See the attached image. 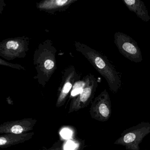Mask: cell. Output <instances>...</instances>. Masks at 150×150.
<instances>
[{
    "instance_id": "obj_6",
    "label": "cell",
    "mask_w": 150,
    "mask_h": 150,
    "mask_svg": "<svg viewBox=\"0 0 150 150\" xmlns=\"http://www.w3.org/2000/svg\"><path fill=\"white\" fill-rule=\"evenodd\" d=\"M78 0H43L36 3V8L39 11L54 15L65 12Z\"/></svg>"
},
{
    "instance_id": "obj_9",
    "label": "cell",
    "mask_w": 150,
    "mask_h": 150,
    "mask_svg": "<svg viewBox=\"0 0 150 150\" xmlns=\"http://www.w3.org/2000/svg\"><path fill=\"white\" fill-rule=\"evenodd\" d=\"M122 1L129 10L135 13L139 18L146 22L150 21L148 10L143 1L140 0H123Z\"/></svg>"
},
{
    "instance_id": "obj_1",
    "label": "cell",
    "mask_w": 150,
    "mask_h": 150,
    "mask_svg": "<svg viewBox=\"0 0 150 150\" xmlns=\"http://www.w3.org/2000/svg\"><path fill=\"white\" fill-rule=\"evenodd\" d=\"M74 46L75 50L82 54L105 78L111 92L117 93L122 86L121 73L117 71L108 57L83 43L74 41Z\"/></svg>"
},
{
    "instance_id": "obj_11",
    "label": "cell",
    "mask_w": 150,
    "mask_h": 150,
    "mask_svg": "<svg viewBox=\"0 0 150 150\" xmlns=\"http://www.w3.org/2000/svg\"><path fill=\"white\" fill-rule=\"evenodd\" d=\"M72 132L68 129H64L60 132V135L62 137L65 139H68L71 137Z\"/></svg>"
},
{
    "instance_id": "obj_4",
    "label": "cell",
    "mask_w": 150,
    "mask_h": 150,
    "mask_svg": "<svg viewBox=\"0 0 150 150\" xmlns=\"http://www.w3.org/2000/svg\"><path fill=\"white\" fill-rule=\"evenodd\" d=\"M30 39L26 36L4 39L0 43V56L8 60L24 58L29 50Z\"/></svg>"
},
{
    "instance_id": "obj_2",
    "label": "cell",
    "mask_w": 150,
    "mask_h": 150,
    "mask_svg": "<svg viewBox=\"0 0 150 150\" xmlns=\"http://www.w3.org/2000/svg\"><path fill=\"white\" fill-rule=\"evenodd\" d=\"M57 53L53 42L49 39L40 43L35 50L33 62L37 74L34 79L42 86L49 82L57 70Z\"/></svg>"
},
{
    "instance_id": "obj_12",
    "label": "cell",
    "mask_w": 150,
    "mask_h": 150,
    "mask_svg": "<svg viewBox=\"0 0 150 150\" xmlns=\"http://www.w3.org/2000/svg\"><path fill=\"white\" fill-rule=\"evenodd\" d=\"M11 131L15 134H20L23 131V128L20 125H14L11 128Z\"/></svg>"
},
{
    "instance_id": "obj_13",
    "label": "cell",
    "mask_w": 150,
    "mask_h": 150,
    "mask_svg": "<svg viewBox=\"0 0 150 150\" xmlns=\"http://www.w3.org/2000/svg\"><path fill=\"white\" fill-rule=\"evenodd\" d=\"M76 147V144L72 141L69 140L65 145L64 150H74Z\"/></svg>"
},
{
    "instance_id": "obj_10",
    "label": "cell",
    "mask_w": 150,
    "mask_h": 150,
    "mask_svg": "<svg viewBox=\"0 0 150 150\" xmlns=\"http://www.w3.org/2000/svg\"><path fill=\"white\" fill-rule=\"evenodd\" d=\"M0 65L3 66L7 67H10V68H13V69H17L19 70H23V71H26V68L22 66L19 64H12V63H9L7 61H6L2 59H0Z\"/></svg>"
},
{
    "instance_id": "obj_7",
    "label": "cell",
    "mask_w": 150,
    "mask_h": 150,
    "mask_svg": "<svg viewBox=\"0 0 150 150\" xmlns=\"http://www.w3.org/2000/svg\"><path fill=\"white\" fill-rule=\"evenodd\" d=\"M80 74L77 71L75 67H67L62 72V80L60 84L59 99H63L68 94L74 86L80 80Z\"/></svg>"
},
{
    "instance_id": "obj_14",
    "label": "cell",
    "mask_w": 150,
    "mask_h": 150,
    "mask_svg": "<svg viewBox=\"0 0 150 150\" xmlns=\"http://www.w3.org/2000/svg\"><path fill=\"white\" fill-rule=\"evenodd\" d=\"M7 139L4 137L0 138V145H5L7 143Z\"/></svg>"
},
{
    "instance_id": "obj_5",
    "label": "cell",
    "mask_w": 150,
    "mask_h": 150,
    "mask_svg": "<svg viewBox=\"0 0 150 150\" xmlns=\"http://www.w3.org/2000/svg\"><path fill=\"white\" fill-rule=\"evenodd\" d=\"M114 43L120 53L132 62H141L143 57L137 42L131 37L122 32H117L114 35Z\"/></svg>"
},
{
    "instance_id": "obj_3",
    "label": "cell",
    "mask_w": 150,
    "mask_h": 150,
    "mask_svg": "<svg viewBox=\"0 0 150 150\" xmlns=\"http://www.w3.org/2000/svg\"><path fill=\"white\" fill-rule=\"evenodd\" d=\"M150 133V123L142 122L125 130L114 144L123 146L127 150H139V144Z\"/></svg>"
},
{
    "instance_id": "obj_8",
    "label": "cell",
    "mask_w": 150,
    "mask_h": 150,
    "mask_svg": "<svg viewBox=\"0 0 150 150\" xmlns=\"http://www.w3.org/2000/svg\"><path fill=\"white\" fill-rule=\"evenodd\" d=\"M95 105L98 118L102 122L108 121L111 116L112 110L110 97L106 89L96 98Z\"/></svg>"
}]
</instances>
